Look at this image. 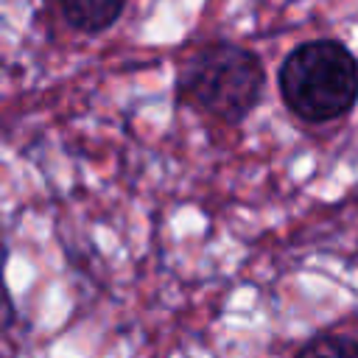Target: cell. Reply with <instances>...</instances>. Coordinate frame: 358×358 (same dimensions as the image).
Here are the masks:
<instances>
[{"label":"cell","mask_w":358,"mask_h":358,"mask_svg":"<svg viewBox=\"0 0 358 358\" xmlns=\"http://www.w3.org/2000/svg\"><path fill=\"white\" fill-rule=\"evenodd\" d=\"M277 87L299 120H338L358 101V59L338 39L302 42L282 59Z\"/></svg>","instance_id":"1"},{"label":"cell","mask_w":358,"mask_h":358,"mask_svg":"<svg viewBox=\"0 0 358 358\" xmlns=\"http://www.w3.org/2000/svg\"><path fill=\"white\" fill-rule=\"evenodd\" d=\"M266 84L257 53L235 42H210L185 59L176 78V95L221 123H241L260 103Z\"/></svg>","instance_id":"2"},{"label":"cell","mask_w":358,"mask_h":358,"mask_svg":"<svg viewBox=\"0 0 358 358\" xmlns=\"http://www.w3.org/2000/svg\"><path fill=\"white\" fill-rule=\"evenodd\" d=\"M126 0H59L62 17L81 34H101L117 22Z\"/></svg>","instance_id":"3"},{"label":"cell","mask_w":358,"mask_h":358,"mask_svg":"<svg viewBox=\"0 0 358 358\" xmlns=\"http://www.w3.org/2000/svg\"><path fill=\"white\" fill-rule=\"evenodd\" d=\"M296 358H358V338L344 333H319L296 352Z\"/></svg>","instance_id":"4"}]
</instances>
